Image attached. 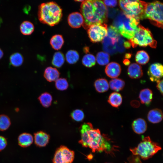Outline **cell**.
Here are the masks:
<instances>
[{
	"instance_id": "6da1fadb",
	"label": "cell",
	"mask_w": 163,
	"mask_h": 163,
	"mask_svg": "<svg viewBox=\"0 0 163 163\" xmlns=\"http://www.w3.org/2000/svg\"><path fill=\"white\" fill-rule=\"evenodd\" d=\"M81 139L79 143L85 147H89L93 152H104L113 155L114 147H111L110 139L101 134L100 130L94 129L90 123H84L80 128Z\"/></svg>"
},
{
	"instance_id": "7a4b0ae2",
	"label": "cell",
	"mask_w": 163,
	"mask_h": 163,
	"mask_svg": "<svg viewBox=\"0 0 163 163\" xmlns=\"http://www.w3.org/2000/svg\"><path fill=\"white\" fill-rule=\"evenodd\" d=\"M107 9L102 1L85 0L82 2L80 11L84 19V28L87 29L91 25L107 21Z\"/></svg>"
},
{
	"instance_id": "3957f363",
	"label": "cell",
	"mask_w": 163,
	"mask_h": 163,
	"mask_svg": "<svg viewBox=\"0 0 163 163\" xmlns=\"http://www.w3.org/2000/svg\"><path fill=\"white\" fill-rule=\"evenodd\" d=\"M62 16V10L56 2L42 3L39 7L38 17L40 21L51 26L58 24Z\"/></svg>"
},
{
	"instance_id": "277c9868",
	"label": "cell",
	"mask_w": 163,
	"mask_h": 163,
	"mask_svg": "<svg viewBox=\"0 0 163 163\" xmlns=\"http://www.w3.org/2000/svg\"><path fill=\"white\" fill-rule=\"evenodd\" d=\"M139 23V20L122 11L115 18L113 26L117 29L120 34L130 40L133 37Z\"/></svg>"
},
{
	"instance_id": "5b68a950",
	"label": "cell",
	"mask_w": 163,
	"mask_h": 163,
	"mask_svg": "<svg viewBox=\"0 0 163 163\" xmlns=\"http://www.w3.org/2000/svg\"><path fill=\"white\" fill-rule=\"evenodd\" d=\"M161 149L158 144L152 141L149 136L142 138L136 147L130 148L133 155H138L144 160L152 158Z\"/></svg>"
},
{
	"instance_id": "8992f818",
	"label": "cell",
	"mask_w": 163,
	"mask_h": 163,
	"mask_svg": "<svg viewBox=\"0 0 163 163\" xmlns=\"http://www.w3.org/2000/svg\"><path fill=\"white\" fill-rule=\"evenodd\" d=\"M129 41L133 47L139 45L143 47L149 46L155 48L157 44L149 29L140 24L138 25L133 38Z\"/></svg>"
},
{
	"instance_id": "52a82bcc",
	"label": "cell",
	"mask_w": 163,
	"mask_h": 163,
	"mask_svg": "<svg viewBox=\"0 0 163 163\" xmlns=\"http://www.w3.org/2000/svg\"><path fill=\"white\" fill-rule=\"evenodd\" d=\"M120 6L124 13L139 20L144 19L147 3L140 0H120Z\"/></svg>"
},
{
	"instance_id": "ba28073f",
	"label": "cell",
	"mask_w": 163,
	"mask_h": 163,
	"mask_svg": "<svg viewBox=\"0 0 163 163\" xmlns=\"http://www.w3.org/2000/svg\"><path fill=\"white\" fill-rule=\"evenodd\" d=\"M163 7V4L159 1L147 3L144 19H149L152 24L162 28Z\"/></svg>"
},
{
	"instance_id": "9c48e42d",
	"label": "cell",
	"mask_w": 163,
	"mask_h": 163,
	"mask_svg": "<svg viewBox=\"0 0 163 163\" xmlns=\"http://www.w3.org/2000/svg\"><path fill=\"white\" fill-rule=\"evenodd\" d=\"M107 25L105 23L94 24L88 28L87 33L91 41L93 43L101 41L107 36Z\"/></svg>"
},
{
	"instance_id": "30bf717a",
	"label": "cell",
	"mask_w": 163,
	"mask_h": 163,
	"mask_svg": "<svg viewBox=\"0 0 163 163\" xmlns=\"http://www.w3.org/2000/svg\"><path fill=\"white\" fill-rule=\"evenodd\" d=\"M73 151L62 145L56 150L53 159V163H72L74 158Z\"/></svg>"
},
{
	"instance_id": "8fae6325",
	"label": "cell",
	"mask_w": 163,
	"mask_h": 163,
	"mask_svg": "<svg viewBox=\"0 0 163 163\" xmlns=\"http://www.w3.org/2000/svg\"><path fill=\"white\" fill-rule=\"evenodd\" d=\"M150 80L153 82H157L163 76V66L158 63L152 64L149 67L147 72Z\"/></svg>"
},
{
	"instance_id": "7c38bea8",
	"label": "cell",
	"mask_w": 163,
	"mask_h": 163,
	"mask_svg": "<svg viewBox=\"0 0 163 163\" xmlns=\"http://www.w3.org/2000/svg\"><path fill=\"white\" fill-rule=\"evenodd\" d=\"M68 22L69 25L73 28H78L83 26L84 19L82 14L75 12L70 14L68 18Z\"/></svg>"
},
{
	"instance_id": "4fadbf2b",
	"label": "cell",
	"mask_w": 163,
	"mask_h": 163,
	"mask_svg": "<svg viewBox=\"0 0 163 163\" xmlns=\"http://www.w3.org/2000/svg\"><path fill=\"white\" fill-rule=\"evenodd\" d=\"M105 71L108 77L114 78L120 75L121 72L120 65L117 63L114 62H110L106 67Z\"/></svg>"
},
{
	"instance_id": "5bb4252c",
	"label": "cell",
	"mask_w": 163,
	"mask_h": 163,
	"mask_svg": "<svg viewBox=\"0 0 163 163\" xmlns=\"http://www.w3.org/2000/svg\"><path fill=\"white\" fill-rule=\"evenodd\" d=\"M34 138L35 143L40 147L46 146L50 139L49 135L43 131H40L34 133Z\"/></svg>"
},
{
	"instance_id": "9a60e30c",
	"label": "cell",
	"mask_w": 163,
	"mask_h": 163,
	"mask_svg": "<svg viewBox=\"0 0 163 163\" xmlns=\"http://www.w3.org/2000/svg\"><path fill=\"white\" fill-rule=\"evenodd\" d=\"M127 73L129 76L133 79L140 78L143 75L142 67L136 63H133L129 66Z\"/></svg>"
},
{
	"instance_id": "2e32d148",
	"label": "cell",
	"mask_w": 163,
	"mask_h": 163,
	"mask_svg": "<svg viewBox=\"0 0 163 163\" xmlns=\"http://www.w3.org/2000/svg\"><path fill=\"white\" fill-rule=\"evenodd\" d=\"M132 126L135 133L140 134L144 133L146 131L147 125L146 122L144 119L139 118L133 121Z\"/></svg>"
},
{
	"instance_id": "e0dca14e",
	"label": "cell",
	"mask_w": 163,
	"mask_h": 163,
	"mask_svg": "<svg viewBox=\"0 0 163 163\" xmlns=\"http://www.w3.org/2000/svg\"><path fill=\"white\" fill-rule=\"evenodd\" d=\"M163 114L161 110L159 109H154L150 110L147 115V119L150 122L157 123L161 121Z\"/></svg>"
},
{
	"instance_id": "ac0fdd59",
	"label": "cell",
	"mask_w": 163,
	"mask_h": 163,
	"mask_svg": "<svg viewBox=\"0 0 163 163\" xmlns=\"http://www.w3.org/2000/svg\"><path fill=\"white\" fill-rule=\"evenodd\" d=\"M60 73L56 68L50 66L47 67L44 73V78L49 82L56 81Z\"/></svg>"
},
{
	"instance_id": "d6986e66",
	"label": "cell",
	"mask_w": 163,
	"mask_h": 163,
	"mask_svg": "<svg viewBox=\"0 0 163 163\" xmlns=\"http://www.w3.org/2000/svg\"><path fill=\"white\" fill-rule=\"evenodd\" d=\"M152 92L151 90L149 88H145L140 91L139 97L141 103L148 106L152 101Z\"/></svg>"
},
{
	"instance_id": "ffe728a7",
	"label": "cell",
	"mask_w": 163,
	"mask_h": 163,
	"mask_svg": "<svg viewBox=\"0 0 163 163\" xmlns=\"http://www.w3.org/2000/svg\"><path fill=\"white\" fill-rule=\"evenodd\" d=\"M33 140L32 136L27 133L21 134L18 138V144L22 147H26L30 146L33 142Z\"/></svg>"
},
{
	"instance_id": "44dd1931",
	"label": "cell",
	"mask_w": 163,
	"mask_h": 163,
	"mask_svg": "<svg viewBox=\"0 0 163 163\" xmlns=\"http://www.w3.org/2000/svg\"><path fill=\"white\" fill-rule=\"evenodd\" d=\"M94 85L97 91L99 93L106 92L109 88L108 81L104 78L97 79L94 82Z\"/></svg>"
},
{
	"instance_id": "7402d4cb",
	"label": "cell",
	"mask_w": 163,
	"mask_h": 163,
	"mask_svg": "<svg viewBox=\"0 0 163 163\" xmlns=\"http://www.w3.org/2000/svg\"><path fill=\"white\" fill-rule=\"evenodd\" d=\"M50 44L54 49L58 50L62 47L64 43L62 36L60 34H56L53 36L50 39Z\"/></svg>"
},
{
	"instance_id": "603a6c76",
	"label": "cell",
	"mask_w": 163,
	"mask_h": 163,
	"mask_svg": "<svg viewBox=\"0 0 163 163\" xmlns=\"http://www.w3.org/2000/svg\"><path fill=\"white\" fill-rule=\"evenodd\" d=\"M108 102L112 106L118 107L122 103V96L118 92H113L109 95Z\"/></svg>"
},
{
	"instance_id": "cb8c5ba5",
	"label": "cell",
	"mask_w": 163,
	"mask_h": 163,
	"mask_svg": "<svg viewBox=\"0 0 163 163\" xmlns=\"http://www.w3.org/2000/svg\"><path fill=\"white\" fill-rule=\"evenodd\" d=\"M21 33L25 35H29L34 31V27L33 24L29 21H25L21 24L20 27Z\"/></svg>"
},
{
	"instance_id": "d4e9b609",
	"label": "cell",
	"mask_w": 163,
	"mask_h": 163,
	"mask_svg": "<svg viewBox=\"0 0 163 163\" xmlns=\"http://www.w3.org/2000/svg\"><path fill=\"white\" fill-rule=\"evenodd\" d=\"M109 84L111 90L119 91L123 88L125 83L124 81L121 79L114 78L110 81Z\"/></svg>"
},
{
	"instance_id": "484cf974",
	"label": "cell",
	"mask_w": 163,
	"mask_h": 163,
	"mask_svg": "<svg viewBox=\"0 0 163 163\" xmlns=\"http://www.w3.org/2000/svg\"><path fill=\"white\" fill-rule=\"evenodd\" d=\"M107 36L111 40L113 44L115 45L120 38V34L115 27L110 25L107 28Z\"/></svg>"
},
{
	"instance_id": "4316f807",
	"label": "cell",
	"mask_w": 163,
	"mask_h": 163,
	"mask_svg": "<svg viewBox=\"0 0 163 163\" xmlns=\"http://www.w3.org/2000/svg\"><path fill=\"white\" fill-rule=\"evenodd\" d=\"M65 61V58L63 54L60 52L58 51L54 54L52 63L55 67L60 68L64 64Z\"/></svg>"
},
{
	"instance_id": "83f0119b",
	"label": "cell",
	"mask_w": 163,
	"mask_h": 163,
	"mask_svg": "<svg viewBox=\"0 0 163 163\" xmlns=\"http://www.w3.org/2000/svg\"><path fill=\"white\" fill-rule=\"evenodd\" d=\"M38 99L43 107H48L51 105L53 99L50 94L47 92H45L39 97Z\"/></svg>"
},
{
	"instance_id": "f1b7e54d",
	"label": "cell",
	"mask_w": 163,
	"mask_h": 163,
	"mask_svg": "<svg viewBox=\"0 0 163 163\" xmlns=\"http://www.w3.org/2000/svg\"><path fill=\"white\" fill-rule=\"evenodd\" d=\"M135 59L136 62L138 64L144 65L148 62L149 57L145 51L144 50H140L136 53Z\"/></svg>"
},
{
	"instance_id": "f546056e",
	"label": "cell",
	"mask_w": 163,
	"mask_h": 163,
	"mask_svg": "<svg viewBox=\"0 0 163 163\" xmlns=\"http://www.w3.org/2000/svg\"><path fill=\"white\" fill-rule=\"evenodd\" d=\"M65 57L67 62L72 64L76 63L78 60L79 56L76 51L70 50L67 52Z\"/></svg>"
},
{
	"instance_id": "4dcf8cb0",
	"label": "cell",
	"mask_w": 163,
	"mask_h": 163,
	"mask_svg": "<svg viewBox=\"0 0 163 163\" xmlns=\"http://www.w3.org/2000/svg\"><path fill=\"white\" fill-rule=\"evenodd\" d=\"M24 61L22 55L19 53L12 54L10 56V62L11 64L15 67H18L22 65Z\"/></svg>"
},
{
	"instance_id": "1f68e13d",
	"label": "cell",
	"mask_w": 163,
	"mask_h": 163,
	"mask_svg": "<svg viewBox=\"0 0 163 163\" xmlns=\"http://www.w3.org/2000/svg\"><path fill=\"white\" fill-rule=\"evenodd\" d=\"M96 58L93 55L87 53L82 58V63L83 65L88 68L91 67L95 64Z\"/></svg>"
},
{
	"instance_id": "d6a6232c",
	"label": "cell",
	"mask_w": 163,
	"mask_h": 163,
	"mask_svg": "<svg viewBox=\"0 0 163 163\" xmlns=\"http://www.w3.org/2000/svg\"><path fill=\"white\" fill-rule=\"evenodd\" d=\"M96 61L100 65L104 66L108 64L110 56L108 53L104 52L97 53L96 56Z\"/></svg>"
},
{
	"instance_id": "836d02e7",
	"label": "cell",
	"mask_w": 163,
	"mask_h": 163,
	"mask_svg": "<svg viewBox=\"0 0 163 163\" xmlns=\"http://www.w3.org/2000/svg\"><path fill=\"white\" fill-rule=\"evenodd\" d=\"M11 123L9 117L5 114L0 115V130L4 131L9 127Z\"/></svg>"
},
{
	"instance_id": "e575fe53",
	"label": "cell",
	"mask_w": 163,
	"mask_h": 163,
	"mask_svg": "<svg viewBox=\"0 0 163 163\" xmlns=\"http://www.w3.org/2000/svg\"><path fill=\"white\" fill-rule=\"evenodd\" d=\"M55 85L56 89L60 91H64L67 89L69 84L66 79L58 78L55 81Z\"/></svg>"
},
{
	"instance_id": "d590c367",
	"label": "cell",
	"mask_w": 163,
	"mask_h": 163,
	"mask_svg": "<svg viewBox=\"0 0 163 163\" xmlns=\"http://www.w3.org/2000/svg\"><path fill=\"white\" fill-rule=\"evenodd\" d=\"M71 117L74 120L77 122L82 121L84 118L83 112L81 110L77 109L73 110L71 113Z\"/></svg>"
},
{
	"instance_id": "8d00e7d4",
	"label": "cell",
	"mask_w": 163,
	"mask_h": 163,
	"mask_svg": "<svg viewBox=\"0 0 163 163\" xmlns=\"http://www.w3.org/2000/svg\"><path fill=\"white\" fill-rule=\"evenodd\" d=\"M127 160L126 163H142L139 156L133 154L127 158Z\"/></svg>"
},
{
	"instance_id": "74e56055",
	"label": "cell",
	"mask_w": 163,
	"mask_h": 163,
	"mask_svg": "<svg viewBox=\"0 0 163 163\" xmlns=\"http://www.w3.org/2000/svg\"><path fill=\"white\" fill-rule=\"evenodd\" d=\"M104 3L106 6L113 7H115L117 5V0H104L103 1Z\"/></svg>"
},
{
	"instance_id": "f35d334b",
	"label": "cell",
	"mask_w": 163,
	"mask_h": 163,
	"mask_svg": "<svg viewBox=\"0 0 163 163\" xmlns=\"http://www.w3.org/2000/svg\"><path fill=\"white\" fill-rule=\"evenodd\" d=\"M7 142L6 139L2 136H0V151L4 149L6 147Z\"/></svg>"
},
{
	"instance_id": "ab89813d",
	"label": "cell",
	"mask_w": 163,
	"mask_h": 163,
	"mask_svg": "<svg viewBox=\"0 0 163 163\" xmlns=\"http://www.w3.org/2000/svg\"><path fill=\"white\" fill-rule=\"evenodd\" d=\"M157 82L156 87L162 95L163 94V80H160Z\"/></svg>"
},
{
	"instance_id": "60d3db41",
	"label": "cell",
	"mask_w": 163,
	"mask_h": 163,
	"mask_svg": "<svg viewBox=\"0 0 163 163\" xmlns=\"http://www.w3.org/2000/svg\"><path fill=\"white\" fill-rule=\"evenodd\" d=\"M124 45V47L127 49L129 48L131 46L130 43L129 41L125 42Z\"/></svg>"
},
{
	"instance_id": "b9f144b4",
	"label": "cell",
	"mask_w": 163,
	"mask_h": 163,
	"mask_svg": "<svg viewBox=\"0 0 163 163\" xmlns=\"http://www.w3.org/2000/svg\"><path fill=\"white\" fill-rule=\"evenodd\" d=\"M123 62L125 65L128 66L130 62L128 59H126L123 60Z\"/></svg>"
},
{
	"instance_id": "7bdbcfd3",
	"label": "cell",
	"mask_w": 163,
	"mask_h": 163,
	"mask_svg": "<svg viewBox=\"0 0 163 163\" xmlns=\"http://www.w3.org/2000/svg\"><path fill=\"white\" fill-rule=\"evenodd\" d=\"M3 56V52L2 50L0 48V59H1Z\"/></svg>"
},
{
	"instance_id": "ee69618b",
	"label": "cell",
	"mask_w": 163,
	"mask_h": 163,
	"mask_svg": "<svg viewBox=\"0 0 163 163\" xmlns=\"http://www.w3.org/2000/svg\"><path fill=\"white\" fill-rule=\"evenodd\" d=\"M131 56V55L129 53H127L125 55V57L126 58H129Z\"/></svg>"
},
{
	"instance_id": "f6af8a7d",
	"label": "cell",
	"mask_w": 163,
	"mask_h": 163,
	"mask_svg": "<svg viewBox=\"0 0 163 163\" xmlns=\"http://www.w3.org/2000/svg\"><path fill=\"white\" fill-rule=\"evenodd\" d=\"M85 0H76L75 1L78 2H83Z\"/></svg>"
},
{
	"instance_id": "bcb514c9",
	"label": "cell",
	"mask_w": 163,
	"mask_h": 163,
	"mask_svg": "<svg viewBox=\"0 0 163 163\" xmlns=\"http://www.w3.org/2000/svg\"></svg>"
}]
</instances>
